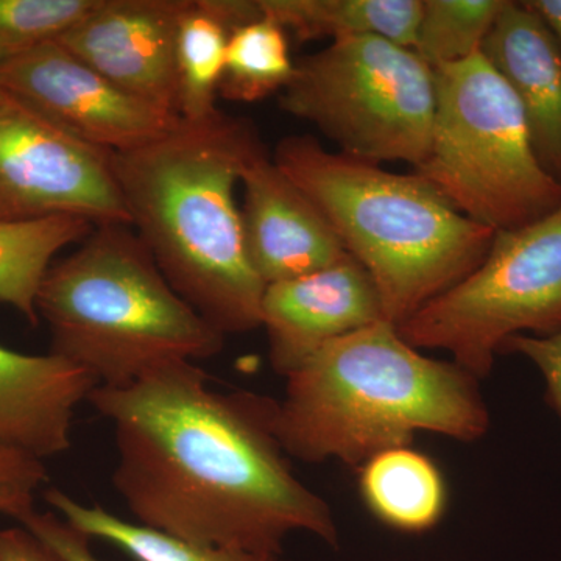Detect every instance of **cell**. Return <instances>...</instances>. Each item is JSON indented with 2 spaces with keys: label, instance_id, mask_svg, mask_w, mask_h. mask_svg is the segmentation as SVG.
Returning <instances> with one entry per match:
<instances>
[{
  "label": "cell",
  "instance_id": "14",
  "mask_svg": "<svg viewBox=\"0 0 561 561\" xmlns=\"http://www.w3.org/2000/svg\"><path fill=\"white\" fill-rule=\"evenodd\" d=\"M481 54L511 88L542 169L561 184V51L526 0H507Z\"/></svg>",
  "mask_w": 561,
  "mask_h": 561
},
{
  "label": "cell",
  "instance_id": "13",
  "mask_svg": "<svg viewBox=\"0 0 561 561\" xmlns=\"http://www.w3.org/2000/svg\"><path fill=\"white\" fill-rule=\"evenodd\" d=\"M241 186L243 243L265 287L330 267L348 254L320 209L267 150L243 169Z\"/></svg>",
  "mask_w": 561,
  "mask_h": 561
},
{
  "label": "cell",
  "instance_id": "27",
  "mask_svg": "<svg viewBox=\"0 0 561 561\" xmlns=\"http://www.w3.org/2000/svg\"><path fill=\"white\" fill-rule=\"evenodd\" d=\"M0 561H65L27 527L0 530Z\"/></svg>",
  "mask_w": 561,
  "mask_h": 561
},
{
  "label": "cell",
  "instance_id": "22",
  "mask_svg": "<svg viewBox=\"0 0 561 561\" xmlns=\"http://www.w3.org/2000/svg\"><path fill=\"white\" fill-rule=\"evenodd\" d=\"M505 3L507 0H421L412 49L432 69L470 60L481 54Z\"/></svg>",
  "mask_w": 561,
  "mask_h": 561
},
{
  "label": "cell",
  "instance_id": "12",
  "mask_svg": "<svg viewBox=\"0 0 561 561\" xmlns=\"http://www.w3.org/2000/svg\"><path fill=\"white\" fill-rule=\"evenodd\" d=\"M386 320L367 271L346 254L300 278L265 287L262 324L273 370L287 376L328 343Z\"/></svg>",
  "mask_w": 561,
  "mask_h": 561
},
{
  "label": "cell",
  "instance_id": "17",
  "mask_svg": "<svg viewBox=\"0 0 561 561\" xmlns=\"http://www.w3.org/2000/svg\"><path fill=\"white\" fill-rule=\"evenodd\" d=\"M359 485L362 500L373 516L404 534L432 529L440 522L448 501L437 465L409 446L365 461Z\"/></svg>",
  "mask_w": 561,
  "mask_h": 561
},
{
  "label": "cell",
  "instance_id": "23",
  "mask_svg": "<svg viewBox=\"0 0 561 561\" xmlns=\"http://www.w3.org/2000/svg\"><path fill=\"white\" fill-rule=\"evenodd\" d=\"M99 0H0L2 60L57 41Z\"/></svg>",
  "mask_w": 561,
  "mask_h": 561
},
{
  "label": "cell",
  "instance_id": "8",
  "mask_svg": "<svg viewBox=\"0 0 561 561\" xmlns=\"http://www.w3.org/2000/svg\"><path fill=\"white\" fill-rule=\"evenodd\" d=\"M561 330V206L497 231L489 253L459 284L398 324L415 348L442 350L476 379L485 378L513 335Z\"/></svg>",
  "mask_w": 561,
  "mask_h": 561
},
{
  "label": "cell",
  "instance_id": "26",
  "mask_svg": "<svg viewBox=\"0 0 561 561\" xmlns=\"http://www.w3.org/2000/svg\"><path fill=\"white\" fill-rule=\"evenodd\" d=\"M22 526L27 527L65 561H103L92 551V538L70 526L54 511H36Z\"/></svg>",
  "mask_w": 561,
  "mask_h": 561
},
{
  "label": "cell",
  "instance_id": "21",
  "mask_svg": "<svg viewBox=\"0 0 561 561\" xmlns=\"http://www.w3.org/2000/svg\"><path fill=\"white\" fill-rule=\"evenodd\" d=\"M294 73L287 32L261 11L231 32L219 95L231 102L262 101L280 94Z\"/></svg>",
  "mask_w": 561,
  "mask_h": 561
},
{
  "label": "cell",
  "instance_id": "6",
  "mask_svg": "<svg viewBox=\"0 0 561 561\" xmlns=\"http://www.w3.org/2000/svg\"><path fill=\"white\" fill-rule=\"evenodd\" d=\"M435 72L434 125L415 175L468 219L497 232L561 206L515 95L482 54Z\"/></svg>",
  "mask_w": 561,
  "mask_h": 561
},
{
  "label": "cell",
  "instance_id": "20",
  "mask_svg": "<svg viewBox=\"0 0 561 561\" xmlns=\"http://www.w3.org/2000/svg\"><path fill=\"white\" fill-rule=\"evenodd\" d=\"M44 501L77 530L92 540L108 542L135 561H283L280 557L179 540L122 519L102 505L83 504L60 489L44 491Z\"/></svg>",
  "mask_w": 561,
  "mask_h": 561
},
{
  "label": "cell",
  "instance_id": "18",
  "mask_svg": "<svg viewBox=\"0 0 561 561\" xmlns=\"http://www.w3.org/2000/svg\"><path fill=\"white\" fill-rule=\"evenodd\" d=\"M265 16L295 38L381 36L412 49L421 0H257Z\"/></svg>",
  "mask_w": 561,
  "mask_h": 561
},
{
  "label": "cell",
  "instance_id": "4",
  "mask_svg": "<svg viewBox=\"0 0 561 561\" xmlns=\"http://www.w3.org/2000/svg\"><path fill=\"white\" fill-rule=\"evenodd\" d=\"M272 158L370 275L397 327L478 268L496 234L415 173L324 149L312 136L280 140Z\"/></svg>",
  "mask_w": 561,
  "mask_h": 561
},
{
  "label": "cell",
  "instance_id": "19",
  "mask_svg": "<svg viewBox=\"0 0 561 561\" xmlns=\"http://www.w3.org/2000/svg\"><path fill=\"white\" fill-rule=\"evenodd\" d=\"M94 228L91 221L70 216L0 219V302L38 327L36 300L54 257L70 243L87 239Z\"/></svg>",
  "mask_w": 561,
  "mask_h": 561
},
{
  "label": "cell",
  "instance_id": "5",
  "mask_svg": "<svg viewBox=\"0 0 561 561\" xmlns=\"http://www.w3.org/2000/svg\"><path fill=\"white\" fill-rule=\"evenodd\" d=\"M50 353L119 389L162 365L219 354L225 335L173 290L130 225H99L51 264L36 300Z\"/></svg>",
  "mask_w": 561,
  "mask_h": 561
},
{
  "label": "cell",
  "instance_id": "7",
  "mask_svg": "<svg viewBox=\"0 0 561 561\" xmlns=\"http://www.w3.org/2000/svg\"><path fill=\"white\" fill-rule=\"evenodd\" d=\"M435 72L415 50L381 36H353L295 65L279 106L309 122L356 160L408 162L430 153Z\"/></svg>",
  "mask_w": 561,
  "mask_h": 561
},
{
  "label": "cell",
  "instance_id": "2",
  "mask_svg": "<svg viewBox=\"0 0 561 561\" xmlns=\"http://www.w3.org/2000/svg\"><path fill=\"white\" fill-rule=\"evenodd\" d=\"M265 151L247 117L214 111L111 153L130 227L173 290L221 335L261 328L265 284L243 243L236 186Z\"/></svg>",
  "mask_w": 561,
  "mask_h": 561
},
{
  "label": "cell",
  "instance_id": "10",
  "mask_svg": "<svg viewBox=\"0 0 561 561\" xmlns=\"http://www.w3.org/2000/svg\"><path fill=\"white\" fill-rule=\"evenodd\" d=\"M0 87L73 138L110 153L160 138L180 119L121 90L57 41L0 61Z\"/></svg>",
  "mask_w": 561,
  "mask_h": 561
},
{
  "label": "cell",
  "instance_id": "15",
  "mask_svg": "<svg viewBox=\"0 0 561 561\" xmlns=\"http://www.w3.org/2000/svg\"><path fill=\"white\" fill-rule=\"evenodd\" d=\"M95 387L90 373L60 356L0 345V448L43 461L68 451L73 415Z\"/></svg>",
  "mask_w": 561,
  "mask_h": 561
},
{
  "label": "cell",
  "instance_id": "24",
  "mask_svg": "<svg viewBox=\"0 0 561 561\" xmlns=\"http://www.w3.org/2000/svg\"><path fill=\"white\" fill-rule=\"evenodd\" d=\"M46 482L47 470L43 460L0 448V515L24 523L36 512V496Z\"/></svg>",
  "mask_w": 561,
  "mask_h": 561
},
{
  "label": "cell",
  "instance_id": "28",
  "mask_svg": "<svg viewBox=\"0 0 561 561\" xmlns=\"http://www.w3.org/2000/svg\"><path fill=\"white\" fill-rule=\"evenodd\" d=\"M526 3L545 22L561 51V0H526Z\"/></svg>",
  "mask_w": 561,
  "mask_h": 561
},
{
  "label": "cell",
  "instance_id": "16",
  "mask_svg": "<svg viewBox=\"0 0 561 561\" xmlns=\"http://www.w3.org/2000/svg\"><path fill=\"white\" fill-rule=\"evenodd\" d=\"M257 16V0H187L176 35V106L181 119H203L217 111L231 32Z\"/></svg>",
  "mask_w": 561,
  "mask_h": 561
},
{
  "label": "cell",
  "instance_id": "3",
  "mask_svg": "<svg viewBox=\"0 0 561 561\" xmlns=\"http://www.w3.org/2000/svg\"><path fill=\"white\" fill-rule=\"evenodd\" d=\"M275 431L289 457L362 467L419 432L474 442L490 416L478 379L430 359L382 320L328 343L286 376Z\"/></svg>",
  "mask_w": 561,
  "mask_h": 561
},
{
  "label": "cell",
  "instance_id": "1",
  "mask_svg": "<svg viewBox=\"0 0 561 561\" xmlns=\"http://www.w3.org/2000/svg\"><path fill=\"white\" fill-rule=\"evenodd\" d=\"M116 438L113 486L139 526L197 545L280 557L294 531L337 546L330 505L295 476L276 401L214 389L192 360L90 400Z\"/></svg>",
  "mask_w": 561,
  "mask_h": 561
},
{
  "label": "cell",
  "instance_id": "29",
  "mask_svg": "<svg viewBox=\"0 0 561 561\" xmlns=\"http://www.w3.org/2000/svg\"><path fill=\"white\" fill-rule=\"evenodd\" d=\"M0 61H2V57H0ZM5 98V92H3L2 87H0V101Z\"/></svg>",
  "mask_w": 561,
  "mask_h": 561
},
{
  "label": "cell",
  "instance_id": "11",
  "mask_svg": "<svg viewBox=\"0 0 561 561\" xmlns=\"http://www.w3.org/2000/svg\"><path fill=\"white\" fill-rule=\"evenodd\" d=\"M186 5L187 0H99L57 43L121 90L179 116L176 35Z\"/></svg>",
  "mask_w": 561,
  "mask_h": 561
},
{
  "label": "cell",
  "instance_id": "9",
  "mask_svg": "<svg viewBox=\"0 0 561 561\" xmlns=\"http://www.w3.org/2000/svg\"><path fill=\"white\" fill-rule=\"evenodd\" d=\"M70 216L130 225L111 168L95 149L11 95L0 101V219Z\"/></svg>",
  "mask_w": 561,
  "mask_h": 561
},
{
  "label": "cell",
  "instance_id": "25",
  "mask_svg": "<svg viewBox=\"0 0 561 561\" xmlns=\"http://www.w3.org/2000/svg\"><path fill=\"white\" fill-rule=\"evenodd\" d=\"M502 350L534 362L545 378L548 401L561 419V330L549 335H513Z\"/></svg>",
  "mask_w": 561,
  "mask_h": 561
}]
</instances>
